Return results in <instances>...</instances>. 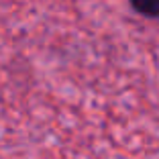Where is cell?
<instances>
[{
	"instance_id": "cell-1",
	"label": "cell",
	"mask_w": 159,
	"mask_h": 159,
	"mask_svg": "<svg viewBox=\"0 0 159 159\" xmlns=\"http://www.w3.org/2000/svg\"><path fill=\"white\" fill-rule=\"evenodd\" d=\"M131 4L141 14L151 16V19H159V0H131Z\"/></svg>"
}]
</instances>
